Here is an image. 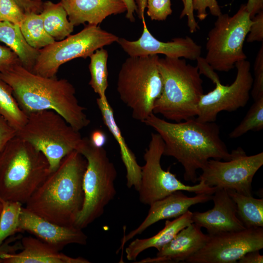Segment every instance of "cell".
<instances>
[{
  "label": "cell",
  "mask_w": 263,
  "mask_h": 263,
  "mask_svg": "<svg viewBox=\"0 0 263 263\" xmlns=\"http://www.w3.org/2000/svg\"><path fill=\"white\" fill-rule=\"evenodd\" d=\"M142 123L160 135L164 143L163 155L173 157L182 165L186 181L196 183L197 170L209 159L227 161L234 155V150L229 152L222 140L220 127L215 122H202L193 117L171 122L152 113Z\"/></svg>",
  "instance_id": "cell-1"
},
{
  "label": "cell",
  "mask_w": 263,
  "mask_h": 263,
  "mask_svg": "<svg viewBox=\"0 0 263 263\" xmlns=\"http://www.w3.org/2000/svg\"><path fill=\"white\" fill-rule=\"evenodd\" d=\"M0 78L11 87L17 102L27 115L39 111H54L79 132L90 124L86 108L79 104L75 89L68 80L40 75L21 64L0 72Z\"/></svg>",
  "instance_id": "cell-2"
},
{
  "label": "cell",
  "mask_w": 263,
  "mask_h": 263,
  "mask_svg": "<svg viewBox=\"0 0 263 263\" xmlns=\"http://www.w3.org/2000/svg\"><path fill=\"white\" fill-rule=\"evenodd\" d=\"M86 158L77 150L65 156L25 204L24 207L62 226H75L84 200Z\"/></svg>",
  "instance_id": "cell-3"
},
{
  "label": "cell",
  "mask_w": 263,
  "mask_h": 263,
  "mask_svg": "<svg viewBox=\"0 0 263 263\" xmlns=\"http://www.w3.org/2000/svg\"><path fill=\"white\" fill-rule=\"evenodd\" d=\"M50 173L45 156L16 135L0 152V196L25 204Z\"/></svg>",
  "instance_id": "cell-4"
},
{
  "label": "cell",
  "mask_w": 263,
  "mask_h": 263,
  "mask_svg": "<svg viewBox=\"0 0 263 263\" xmlns=\"http://www.w3.org/2000/svg\"><path fill=\"white\" fill-rule=\"evenodd\" d=\"M162 90L153 110L155 114L178 122L195 117L204 94L203 80L197 66L180 58H159Z\"/></svg>",
  "instance_id": "cell-5"
},
{
  "label": "cell",
  "mask_w": 263,
  "mask_h": 263,
  "mask_svg": "<svg viewBox=\"0 0 263 263\" xmlns=\"http://www.w3.org/2000/svg\"><path fill=\"white\" fill-rule=\"evenodd\" d=\"M76 150L87 160L83 179L84 203L74 225L82 229L101 216L115 197L117 174L104 148L93 146L89 138H83Z\"/></svg>",
  "instance_id": "cell-6"
},
{
  "label": "cell",
  "mask_w": 263,
  "mask_h": 263,
  "mask_svg": "<svg viewBox=\"0 0 263 263\" xmlns=\"http://www.w3.org/2000/svg\"><path fill=\"white\" fill-rule=\"evenodd\" d=\"M157 55L129 56L119 72L117 91L121 101L132 111V117L142 122L153 113L162 90Z\"/></svg>",
  "instance_id": "cell-7"
},
{
  "label": "cell",
  "mask_w": 263,
  "mask_h": 263,
  "mask_svg": "<svg viewBox=\"0 0 263 263\" xmlns=\"http://www.w3.org/2000/svg\"><path fill=\"white\" fill-rule=\"evenodd\" d=\"M27 115L26 123L16 135L40 151L53 172L65 156L76 150L83 138L79 131L54 111H39Z\"/></svg>",
  "instance_id": "cell-8"
},
{
  "label": "cell",
  "mask_w": 263,
  "mask_h": 263,
  "mask_svg": "<svg viewBox=\"0 0 263 263\" xmlns=\"http://www.w3.org/2000/svg\"><path fill=\"white\" fill-rule=\"evenodd\" d=\"M253 23L245 4L232 16L222 14L208 32L206 61L215 71L228 72L246 59L243 45Z\"/></svg>",
  "instance_id": "cell-9"
},
{
  "label": "cell",
  "mask_w": 263,
  "mask_h": 263,
  "mask_svg": "<svg viewBox=\"0 0 263 263\" xmlns=\"http://www.w3.org/2000/svg\"><path fill=\"white\" fill-rule=\"evenodd\" d=\"M118 38L97 25L88 24L78 33L39 50L32 72L45 77L56 76L63 64L76 58L89 57L96 50L117 42Z\"/></svg>",
  "instance_id": "cell-10"
},
{
  "label": "cell",
  "mask_w": 263,
  "mask_h": 263,
  "mask_svg": "<svg viewBox=\"0 0 263 263\" xmlns=\"http://www.w3.org/2000/svg\"><path fill=\"white\" fill-rule=\"evenodd\" d=\"M164 148V143L160 135L157 132L152 133L144 154L145 163L141 167V183L137 191L141 203L150 205L177 190L196 194H213L217 188L209 186L203 180L194 185H186L175 174L164 170L160 162Z\"/></svg>",
  "instance_id": "cell-11"
},
{
  "label": "cell",
  "mask_w": 263,
  "mask_h": 263,
  "mask_svg": "<svg viewBox=\"0 0 263 263\" xmlns=\"http://www.w3.org/2000/svg\"><path fill=\"white\" fill-rule=\"evenodd\" d=\"M263 165V152L248 156L238 147L229 160L209 159L201 169L198 181L203 180L210 187L252 195L253 177Z\"/></svg>",
  "instance_id": "cell-12"
},
{
  "label": "cell",
  "mask_w": 263,
  "mask_h": 263,
  "mask_svg": "<svg viewBox=\"0 0 263 263\" xmlns=\"http://www.w3.org/2000/svg\"><path fill=\"white\" fill-rule=\"evenodd\" d=\"M235 67L236 76L231 84L224 85L218 81L212 91L201 96L195 117L198 120L215 122L221 112H233L246 105L253 81L251 64L245 59L237 62Z\"/></svg>",
  "instance_id": "cell-13"
},
{
  "label": "cell",
  "mask_w": 263,
  "mask_h": 263,
  "mask_svg": "<svg viewBox=\"0 0 263 263\" xmlns=\"http://www.w3.org/2000/svg\"><path fill=\"white\" fill-rule=\"evenodd\" d=\"M263 248V227L246 228L209 235L205 245L185 262L235 263L246 253Z\"/></svg>",
  "instance_id": "cell-14"
},
{
  "label": "cell",
  "mask_w": 263,
  "mask_h": 263,
  "mask_svg": "<svg viewBox=\"0 0 263 263\" xmlns=\"http://www.w3.org/2000/svg\"><path fill=\"white\" fill-rule=\"evenodd\" d=\"M143 28L141 37L136 40L118 38L117 42L129 56H144L164 55L170 58L184 57L195 60L200 56L201 46L189 37L176 38L170 41L157 39L149 31L145 18L142 19Z\"/></svg>",
  "instance_id": "cell-15"
},
{
  "label": "cell",
  "mask_w": 263,
  "mask_h": 263,
  "mask_svg": "<svg viewBox=\"0 0 263 263\" xmlns=\"http://www.w3.org/2000/svg\"><path fill=\"white\" fill-rule=\"evenodd\" d=\"M27 232L58 251L68 244L85 245L87 236L75 226H62L48 221L22 207L19 232Z\"/></svg>",
  "instance_id": "cell-16"
},
{
  "label": "cell",
  "mask_w": 263,
  "mask_h": 263,
  "mask_svg": "<svg viewBox=\"0 0 263 263\" xmlns=\"http://www.w3.org/2000/svg\"><path fill=\"white\" fill-rule=\"evenodd\" d=\"M212 200L214 203L212 209L192 212L194 224L206 228L211 236L246 228L237 216L235 203L227 189L217 188Z\"/></svg>",
  "instance_id": "cell-17"
},
{
  "label": "cell",
  "mask_w": 263,
  "mask_h": 263,
  "mask_svg": "<svg viewBox=\"0 0 263 263\" xmlns=\"http://www.w3.org/2000/svg\"><path fill=\"white\" fill-rule=\"evenodd\" d=\"M212 195L206 193L188 197L182 190H177L153 202L150 205L148 213L141 224L127 235H124L122 246L154 223L164 219L177 218L188 211L192 206L206 203L212 200Z\"/></svg>",
  "instance_id": "cell-18"
},
{
  "label": "cell",
  "mask_w": 263,
  "mask_h": 263,
  "mask_svg": "<svg viewBox=\"0 0 263 263\" xmlns=\"http://www.w3.org/2000/svg\"><path fill=\"white\" fill-rule=\"evenodd\" d=\"M209 238L201 228L193 223L180 230L167 244L158 251L156 257H148L137 263H167L185 262L200 250Z\"/></svg>",
  "instance_id": "cell-19"
},
{
  "label": "cell",
  "mask_w": 263,
  "mask_h": 263,
  "mask_svg": "<svg viewBox=\"0 0 263 263\" xmlns=\"http://www.w3.org/2000/svg\"><path fill=\"white\" fill-rule=\"evenodd\" d=\"M75 26L88 22L97 25L107 17L126 11L122 0H60Z\"/></svg>",
  "instance_id": "cell-20"
},
{
  "label": "cell",
  "mask_w": 263,
  "mask_h": 263,
  "mask_svg": "<svg viewBox=\"0 0 263 263\" xmlns=\"http://www.w3.org/2000/svg\"><path fill=\"white\" fill-rule=\"evenodd\" d=\"M22 249L15 253H5L1 257L3 263H89L82 257L68 256L37 238L22 237Z\"/></svg>",
  "instance_id": "cell-21"
},
{
  "label": "cell",
  "mask_w": 263,
  "mask_h": 263,
  "mask_svg": "<svg viewBox=\"0 0 263 263\" xmlns=\"http://www.w3.org/2000/svg\"><path fill=\"white\" fill-rule=\"evenodd\" d=\"M96 103L102 115L103 121L117 142L122 161L126 170V185L128 188L134 187L138 191L141 183V166L128 147L114 117L113 111L107 97L96 99Z\"/></svg>",
  "instance_id": "cell-22"
},
{
  "label": "cell",
  "mask_w": 263,
  "mask_h": 263,
  "mask_svg": "<svg viewBox=\"0 0 263 263\" xmlns=\"http://www.w3.org/2000/svg\"><path fill=\"white\" fill-rule=\"evenodd\" d=\"M192 215V212L188 210L172 221L166 220L164 228L154 236L148 238L135 239L126 248V258L129 261H136L142 252L151 247L160 250L180 230L193 223Z\"/></svg>",
  "instance_id": "cell-23"
},
{
  "label": "cell",
  "mask_w": 263,
  "mask_h": 263,
  "mask_svg": "<svg viewBox=\"0 0 263 263\" xmlns=\"http://www.w3.org/2000/svg\"><path fill=\"white\" fill-rule=\"evenodd\" d=\"M0 41L16 53L23 67L33 71L39 55V50L28 44L19 26L7 21L0 22Z\"/></svg>",
  "instance_id": "cell-24"
},
{
  "label": "cell",
  "mask_w": 263,
  "mask_h": 263,
  "mask_svg": "<svg viewBox=\"0 0 263 263\" xmlns=\"http://www.w3.org/2000/svg\"><path fill=\"white\" fill-rule=\"evenodd\" d=\"M45 29L55 40H61L71 35L74 26L69 21L61 1L55 3L47 1L42 4L40 13Z\"/></svg>",
  "instance_id": "cell-25"
},
{
  "label": "cell",
  "mask_w": 263,
  "mask_h": 263,
  "mask_svg": "<svg viewBox=\"0 0 263 263\" xmlns=\"http://www.w3.org/2000/svg\"><path fill=\"white\" fill-rule=\"evenodd\" d=\"M236 207L238 218L245 228L263 227V199L227 189Z\"/></svg>",
  "instance_id": "cell-26"
},
{
  "label": "cell",
  "mask_w": 263,
  "mask_h": 263,
  "mask_svg": "<svg viewBox=\"0 0 263 263\" xmlns=\"http://www.w3.org/2000/svg\"><path fill=\"white\" fill-rule=\"evenodd\" d=\"M19 27L26 42L35 49L40 50L56 41L45 29L40 13H25Z\"/></svg>",
  "instance_id": "cell-27"
},
{
  "label": "cell",
  "mask_w": 263,
  "mask_h": 263,
  "mask_svg": "<svg viewBox=\"0 0 263 263\" xmlns=\"http://www.w3.org/2000/svg\"><path fill=\"white\" fill-rule=\"evenodd\" d=\"M0 116L16 131L26 123L28 115L15 98L11 87L0 78Z\"/></svg>",
  "instance_id": "cell-28"
},
{
  "label": "cell",
  "mask_w": 263,
  "mask_h": 263,
  "mask_svg": "<svg viewBox=\"0 0 263 263\" xmlns=\"http://www.w3.org/2000/svg\"><path fill=\"white\" fill-rule=\"evenodd\" d=\"M89 57L91 79L89 84L99 97H106V91L108 86V53L103 47L96 50Z\"/></svg>",
  "instance_id": "cell-29"
},
{
  "label": "cell",
  "mask_w": 263,
  "mask_h": 263,
  "mask_svg": "<svg viewBox=\"0 0 263 263\" xmlns=\"http://www.w3.org/2000/svg\"><path fill=\"white\" fill-rule=\"evenodd\" d=\"M22 205L19 202L2 199L0 216V245L8 238L19 233V224Z\"/></svg>",
  "instance_id": "cell-30"
},
{
  "label": "cell",
  "mask_w": 263,
  "mask_h": 263,
  "mask_svg": "<svg viewBox=\"0 0 263 263\" xmlns=\"http://www.w3.org/2000/svg\"><path fill=\"white\" fill-rule=\"evenodd\" d=\"M263 129V97L254 101L244 117L229 134L231 138L242 136L248 132Z\"/></svg>",
  "instance_id": "cell-31"
},
{
  "label": "cell",
  "mask_w": 263,
  "mask_h": 263,
  "mask_svg": "<svg viewBox=\"0 0 263 263\" xmlns=\"http://www.w3.org/2000/svg\"><path fill=\"white\" fill-rule=\"evenodd\" d=\"M254 75L250 93L254 101L263 97V43L255 59Z\"/></svg>",
  "instance_id": "cell-32"
},
{
  "label": "cell",
  "mask_w": 263,
  "mask_h": 263,
  "mask_svg": "<svg viewBox=\"0 0 263 263\" xmlns=\"http://www.w3.org/2000/svg\"><path fill=\"white\" fill-rule=\"evenodd\" d=\"M0 16L3 21L20 26L25 13L15 0H0Z\"/></svg>",
  "instance_id": "cell-33"
},
{
  "label": "cell",
  "mask_w": 263,
  "mask_h": 263,
  "mask_svg": "<svg viewBox=\"0 0 263 263\" xmlns=\"http://www.w3.org/2000/svg\"><path fill=\"white\" fill-rule=\"evenodd\" d=\"M170 0H147V13L151 20L163 21L172 14Z\"/></svg>",
  "instance_id": "cell-34"
},
{
  "label": "cell",
  "mask_w": 263,
  "mask_h": 263,
  "mask_svg": "<svg viewBox=\"0 0 263 263\" xmlns=\"http://www.w3.org/2000/svg\"><path fill=\"white\" fill-rule=\"evenodd\" d=\"M192 7L193 10L197 11V17L200 20L207 18V8L214 16L218 17L222 14L217 0H193Z\"/></svg>",
  "instance_id": "cell-35"
},
{
  "label": "cell",
  "mask_w": 263,
  "mask_h": 263,
  "mask_svg": "<svg viewBox=\"0 0 263 263\" xmlns=\"http://www.w3.org/2000/svg\"><path fill=\"white\" fill-rule=\"evenodd\" d=\"M253 23L247 35L246 41L253 42L263 41V10L260 12L252 18Z\"/></svg>",
  "instance_id": "cell-36"
},
{
  "label": "cell",
  "mask_w": 263,
  "mask_h": 263,
  "mask_svg": "<svg viewBox=\"0 0 263 263\" xmlns=\"http://www.w3.org/2000/svg\"><path fill=\"white\" fill-rule=\"evenodd\" d=\"M18 64H21L16 53L9 48L0 46V72L6 71Z\"/></svg>",
  "instance_id": "cell-37"
},
{
  "label": "cell",
  "mask_w": 263,
  "mask_h": 263,
  "mask_svg": "<svg viewBox=\"0 0 263 263\" xmlns=\"http://www.w3.org/2000/svg\"><path fill=\"white\" fill-rule=\"evenodd\" d=\"M21 234L13 235L6 239L0 245V263H3L1 256L5 253H15L22 248L21 243Z\"/></svg>",
  "instance_id": "cell-38"
},
{
  "label": "cell",
  "mask_w": 263,
  "mask_h": 263,
  "mask_svg": "<svg viewBox=\"0 0 263 263\" xmlns=\"http://www.w3.org/2000/svg\"><path fill=\"white\" fill-rule=\"evenodd\" d=\"M17 131L0 116V152L7 143L16 135Z\"/></svg>",
  "instance_id": "cell-39"
},
{
  "label": "cell",
  "mask_w": 263,
  "mask_h": 263,
  "mask_svg": "<svg viewBox=\"0 0 263 263\" xmlns=\"http://www.w3.org/2000/svg\"><path fill=\"white\" fill-rule=\"evenodd\" d=\"M193 0H185L184 8L181 13L180 18L181 19L186 16L188 18V26L191 33L195 32L200 29L194 16V10L192 7Z\"/></svg>",
  "instance_id": "cell-40"
},
{
  "label": "cell",
  "mask_w": 263,
  "mask_h": 263,
  "mask_svg": "<svg viewBox=\"0 0 263 263\" xmlns=\"http://www.w3.org/2000/svg\"><path fill=\"white\" fill-rule=\"evenodd\" d=\"M196 60L197 61V66L201 75H204L210 79L214 83L220 80L218 75L215 73L214 70L211 67L206 61L205 58L200 56Z\"/></svg>",
  "instance_id": "cell-41"
},
{
  "label": "cell",
  "mask_w": 263,
  "mask_h": 263,
  "mask_svg": "<svg viewBox=\"0 0 263 263\" xmlns=\"http://www.w3.org/2000/svg\"><path fill=\"white\" fill-rule=\"evenodd\" d=\"M24 13L35 12L40 13L42 9V2L32 0H15Z\"/></svg>",
  "instance_id": "cell-42"
},
{
  "label": "cell",
  "mask_w": 263,
  "mask_h": 263,
  "mask_svg": "<svg viewBox=\"0 0 263 263\" xmlns=\"http://www.w3.org/2000/svg\"><path fill=\"white\" fill-rule=\"evenodd\" d=\"M89 139L93 146L102 148L106 143L107 136L102 131L97 129L91 132Z\"/></svg>",
  "instance_id": "cell-43"
},
{
  "label": "cell",
  "mask_w": 263,
  "mask_h": 263,
  "mask_svg": "<svg viewBox=\"0 0 263 263\" xmlns=\"http://www.w3.org/2000/svg\"><path fill=\"white\" fill-rule=\"evenodd\" d=\"M238 263H263V256L260 254L259 250L248 252L238 260Z\"/></svg>",
  "instance_id": "cell-44"
},
{
  "label": "cell",
  "mask_w": 263,
  "mask_h": 263,
  "mask_svg": "<svg viewBox=\"0 0 263 263\" xmlns=\"http://www.w3.org/2000/svg\"><path fill=\"white\" fill-rule=\"evenodd\" d=\"M245 5L251 19L263 10V0H248Z\"/></svg>",
  "instance_id": "cell-45"
},
{
  "label": "cell",
  "mask_w": 263,
  "mask_h": 263,
  "mask_svg": "<svg viewBox=\"0 0 263 263\" xmlns=\"http://www.w3.org/2000/svg\"><path fill=\"white\" fill-rule=\"evenodd\" d=\"M125 3L127 13L126 18L130 20L131 22H134L135 18L134 17V13L135 12H137L138 8L137 4L134 0H122Z\"/></svg>",
  "instance_id": "cell-46"
},
{
  "label": "cell",
  "mask_w": 263,
  "mask_h": 263,
  "mask_svg": "<svg viewBox=\"0 0 263 263\" xmlns=\"http://www.w3.org/2000/svg\"><path fill=\"white\" fill-rule=\"evenodd\" d=\"M138 18L142 19L144 17V12L147 6V0H136Z\"/></svg>",
  "instance_id": "cell-47"
},
{
  "label": "cell",
  "mask_w": 263,
  "mask_h": 263,
  "mask_svg": "<svg viewBox=\"0 0 263 263\" xmlns=\"http://www.w3.org/2000/svg\"><path fill=\"white\" fill-rule=\"evenodd\" d=\"M2 208V199L0 196V216L1 213Z\"/></svg>",
  "instance_id": "cell-48"
},
{
  "label": "cell",
  "mask_w": 263,
  "mask_h": 263,
  "mask_svg": "<svg viewBox=\"0 0 263 263\" xmlns=\"http://www.w3.org/2000/svg\"><path fill=\"white\" fill-rule=\"evenodd\" d=\"M33 0L34 1H35V2H41L42 0Z\"/></svg>",
  "instance_id": "cell-49"
},
{
  "label": "cell",
  "mask_w": 263,
  "mask_h": 263,
  "mask_svg": "<svg viewBox=\"0 0 263 263\" xmlns=\"http://www.w3.org/2000/svg\"><path fill=\"white\" fill-rule=\"evenodd\" d=\"M2 21H3V20H2V19L1 18L0 16V22Z\"/></svg>",
  "instance_id": "cell-50"
},
{
  "label": "cell",
  "mask_w": 263,
  "mask_h": 263,
  "mask_svg": "<svg viewBox=\"0 0 263 263\" xmlns=\"http://www.w3.org/2000/svg\"><path fill=\"white\" fill-rule=\"evenodd\" d=\"M182 1V2H183V4H184L185 3V0H181Z\"/></svg>",
  "instance_id": "cell-51"
}]
</instances>
